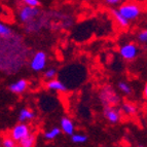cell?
Listing matches in <instances>:
<instances>
[{
  "label": "cell",
  "mask_w": 147,
  "mask_h": 147,
  "mask_svg": "<svg viewBox=\"0 0 147 147\" xmlns=\"http://www.w3.org/2000/svg\"><path fill=\"white\" fill-rule=\"evenodd\" d=\"M119 15H121L125 20L131 22V21L137 20L138 18L142 13V6L136 1L129 0V1H123L121 4L118 5L117 9Z\"/></svg>",
  "instance_id": "cell-1"
},
{
  "label": "cell",
  "mask_w": 147,
  "mask_h": 147,
  "mask_svg": "<svg viewBox=\"0 0 147 147\" xmlns=\"http://www.w3.org/2000/svg\"><path fill=\"white\" fill-rule=\"evenodd\" d=\"M99 98L104 106H115L119 101V97L110 86L102 88L99 94Z\"/></svg>",
  "instance_id": "cell-2"
},
{
  "label": "cell",
  "mask_w": 147,
  "mask_h": 147,
  "mask_svg": "<svg viewBox=\"0 0 147 147\" xmlns=\"http://www.w3.org/2000/svg\"><path fill=\"white\" fill-rule=\"evenodd\" d=\"M40 9L38 7H30L23 5L19 11V20L23 24H28L32 21L36 20L40 15Z\"/></svg>",
  "instance_id": "cell-3"
},
{
  "label": "cell",
  "mask_w": 147,
  "mask_h": 147,
  "mask_svg": "<svg viewBox=\"0 0 147 147\" xmlns=\"http://www.w3.org/2000/svg\"><path fill=\"white\" fill-rule=\"evenodd\" d=\"M47 64V56L42 51H39L34 54L30 61V68L34 72H41L43 71Z\"/></svg>",
  "instance_id": "cell-4"
},
{
  "label": "cell",
  "mask_w": 147,
  "mask_h": 147,
  "mask_svg": "<svg viewBox=\"0 0 147 147\" xmlns=\"http://www.w3.org/2000/svg\"><path fill=\"white\" fill-rule=\"evenodd\" d=\"M119 55L123 59L127 60V61H133L139 55V47L137 44L133 43V42L125 43L119 49Z\"/></svg>",
  "instance_id": "cell-5"
},
{
  "label": "cell",
  "mask_w": 147,
  "mask_h": 147,
  "mask_svg": "<svg viewBox=\"0 0 147 147\" xmlns=\"http://www.w3.org/2000/svg\"><path fill=\"white\" fill-rule=\"evenodd\" d=\"M30 127L26 123H18L17 125L12 127V130L10 131L9 137L11 138L16 143H19L22 139H24L25 137H27L30 134Z\"/></svg>",
  "instance_id": "cell-6"
},
{
  "label": "cell",
  "mask_w": 147,
  "mask_h": 147,
  "mask_svg": "<svg viewBox=\"0 0 147 147\" xmlns=\"http://www.w3.org/2000/svg\"><path fill=\"white\" fill-rule=\"evenodd\" d=\"M103 115L107 121L111 123H116L121 118V112L119 109L115 108V106H104Z\"/></svg>",
  "instance_id": "cell-7"
},
{
  "label": "cell",
  "mask_w": 147,
  "mask_h": 147,
  "mask_svg": "<svg viewBox=\"0 0 147 147\" xmlns=\"http://www.w3.org/2000/svg\"><path fill=\"white\" fill-rule=\"evenodd\" d=\"M60 130L63 132L64 134H66L68 136H72L75 133V127H74V123L72 121L71 118L69 117H62L60 120Z\"/></svg>",
  "instance_id": "cell-8"
},
{
  "label": "cell",
  "mask_w": 147,
  "mask_h": 147,
  "mask_svg": "<svg viewBox=\"0 0 147 147\" xmlns=\"http://www.w3.org/2000/svg\"><path fill=\"white\" fill-rule=\"evenodd\" d=\"M28 86H29V81L26 80V79H19V80L9 84L8 90L13 94H22L26 92Z\"/></svg>",
  "instance_id": "cell-9"
},
{
  "label": "cell",
  "mask_w": 147,
  "mask_h": 147,
  "mask_svg": "<svg viewBox=\"0 0 147 147\" xmlns=\"http://www.w3.org/2000/svg\"><path fill=\"white\" fill-rule=\"evenodd\" d=\"M47 88L49 91L53 92H61V93H65L67 92V86L64 84L63 81L60 79H52V80H47Z\"/></svg>",
  "instance_id": "cell-10"
},
{
  "label": "cell",
  "mask_w": 147,
  "mask_h": 147,
  "mask_svg": "<svg viewBox=\"0 0 147 147\" xmlns=\"http://www.w3.org/2000/svg\"><path fill=\"white\" fill-rule=\"evenodd\" d=\"M35 117V112L29 108H22L19 113V121L20 123H27L29 120H32Z\"/></svg>",
  "instance_id": "cell-11"
},
{
  "label": "cell",
  "mask_w": 147,
  "mask_h": 147,
  "mask_svg": "<svg viewBox=\"0 0 147 147\" xmlns=\"http://www.w3.org/2000/svg\"><path fill=\"white\" fill-rule=\"evenodd\" d=\"M35 143H36V136L34 134L30 133L27 137H25L19 142V146L20 147H34Z\"/></svg>",
  "instance_id": "cell-12"
},
{
  "label": "cell",
  "mask_w": 147,
  "mask_h": 147,
  "mask_svg": "<svg viewBox=\"0 0 147 147\" xmlns=\"http://www.w3.org/2000/svg\"><path fill=\"white\" fill-rule=\"evenodd\" d=\"M111 13H112L113 18H114V20L116 21V23L118 24V26H119V27H121V28H127V27H129L130 22L125 20V18H123L121 15H119V12H118L117 10L112 9V10H111Z\"/></svg>",
  "instance_id": "cell-13"
},
{
  "label": "cell",
  "mask_w": 147,
  "mask_h": 147,
  "mask_svg": "<svg viewBox=\"0 0 147 147\" xmlns=\"http://www.w3.org/2000/svg\"><path fill=\"white\" fill-rule=\"evenodd\" d=\"M60 134H61V130H60V127H52V129L47 130V132H44L43 137L47 140H55L56 138L59 137Z\"/></svg>",
  "instance_id": "cell-14"
},
{
  "label": "cell",
  "mask_w": 147,
  "mask_h": 147,
  "mask_svg": "<svg viewBox=\"0 0 147 147\" xmlns=\"http://www.w3.org/2000/svg\"><path fill=\"white\" fill-rule=\"evenodd\" d=\"M12 30L8 26L0 22V38H9L12 35Z\"/></svg>",
  "instance_id": "cell-15"
},
{
  "label": "cell",
  "mask_w": 147,
  "mask_h": 147,
  "mask_svg": "<svg viewBox=\"0 0 147 147\" xmlns=\"http://www.w3.org/2000/svg\"><path fill=\"white\" fill-rule=\"evenodd\" d=\"M121 109L127 115H134L137 112V106L133 103H129V102L127 103H123Z\"/></svg>",
  "instance_id": "cell-16"
},
{
  "label": "cell",
  "mask_w": 147,
  "mask_h": 147,
  "mask_svg": "<svg viewBox=\"0 0 147 147\" xmlns=\"http://www.w3.org/2000/svg\"><path fill=\"white\" fill-rule=\"evenodd\" d=\"M71 141L76 144H82L88 141V136L84 134H79V133H74L71 136Z\"/></svg>",
  "instance_id": "cell-17"
},
{
  "label": "cell",
  "mask_w": 147,
  "mask_h": 147,
  "mask_svg": "<svg viewBox=\"0 0 147 147\" xmlns=\"http://www.w3.org/2000/svg\"><path fill=\"white\" fill-rule=\"evenodd\" d=\"M117 88H118V90L123 94H125V95H131V94H132V88H131L130 84H127V82H125V81H119L117 84Z\"/></svg>",
  "instance_id": "cell-18"
},
{
  "label": "cell",
  "mask_w": 147,
  "mask_h": 147,
  "mask_svg": "<svg viewBox=\"0 0 147 147\" xmlns=\"http://www.w3.org/2000/svg\"><path fill=\"white\" fill-rule=\"evenodd\" d=\"M57 74H58V71H57L56 68H49L47 70H45V72H44V77L47 80H52V79L56 78Z\"/></svg>",
  "instance_id": "cell-19"
},
{
  "label": "cell",
  "mask_w": 147,
  "mask_h": 147,
  "mask_svg": "<svg viewBox=\"0 0 147 147\" xmlns=\"http://www.w3.org/2000/svg\"><path fill=\"white\" fill-rule=\"evenodd\" d=\"M23 4L26 6H30V7H39L40 1L39 0H21Z\"/></svg>",
  "instance_id": "cell-20"
},
{
  "label": "cell",
  "mask_w": 147,
  "mask_h": 147,
  "mask_svg": "<svg viewBox=\"0 0 147 147\" xmlns=\"http://www.w3.org/2000/svg\"><path fill=\"white\" fill-rule=\"evenodd\" d=\"M137 39L140 43H143L145 44L147 42V31L146 30H142V31H140L137 35Z\"/></svg>",
  "instance_id": "cell-21"
},
{
  "label": "cell",
  "mask_w": 147,
  "mask_h": 147,
  "mask_svg": "<svg viewBox=\"0 0 147 147\" xmlns=\"http://www.w3.org/2000/svg\"><path fill=\"white\" fill-rule=\"evenodd\" d=\"M15 145H16V142L10 137L3 138V141H2L3 147H13Z\"/></svg>",
  "instance_id": "cell-22"
},
{
  "label": "cell",
  "mask_w": 147,
  "mask_h": 147,
  "mask_svg": "<svg viewBox=\"0 0 147 147\" xmlns=\"http://www.w3.org/2000/svg\"><path fill=\"white\" fill-rule=\"evenodd\" d=\"M106 4L110 5V6H118L119 4L125 1V0H104Z\"/></svg>",
  "instance_id": "cell-23"
},
{
  "label": "cell",
  "mask_w": 147,
  "mask_h": 147,
  "mask_svg": "<svg viewBox=\"0 0 147 147\" xmlns=\"http://www.w3.org/2000/svg\"><path fill=\"white\" fill-rule=\"evenodd\" d=\"M146 94H147V86L145 84V86H144V97H146Z\"/></svg>",
  "instance_id": "cell-24"
},
{
  "label": "cell",
  "mask_w": 147,
  "mask_h": 147,
  "mask_svg": "<svg viewBox=\"0 0 147 147\" xmlns=\"http://www.w3.org/2000/svg\"><path fill=\"white\" fill-rule=\"evenodd\" d=\"M13 147H20V146H19V145H17V144H16V145H15V146H13Z\"/></svg>",
  "instance_id": "cell-25"
},
{
  "label": "cell",
  "mask_w": 147,
  "mask_h": 147,
  "mask_svg": "<svg viewBox=\"0 0 147 147\" xmlns=\"http://www.w3.org/2000/svg\"><path fill=\"white\" fill-rule=\"evenodd\" d=\"M86 1H88V0H86Z\"/></svg>",
  "instance_id": "cell-26"
}]
</instances>
